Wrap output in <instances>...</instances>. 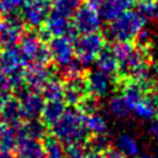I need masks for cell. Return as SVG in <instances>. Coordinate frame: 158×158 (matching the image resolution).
Instances as JSON below:
<instances>
[{
    "label": "cell",
    "mask_w": 158,
    "mask_h": 158,
    "mask_svg": "<svg viewBox=\"0 0 158 158\" xmlns=\"http://www.w3.org/2000/svg\"><path fill=\"white\" fill-rule=\"evenodd\" d=\"M52 135L64 144L84 143L88 131L84 126V114L74 106L65 109L62 116L51 126Z\"/></svg>",
    "instance_id": "6da1fadb"
},
{
    "label": "cell",
    "mask_w": 158,
    "mask_h": 158,
    "mask_svg": "<svg viewBox=\"0 0 158 158\" xmlns=\"http://www.w3.org/2000/svg\"><path fill=\"white\" fill-rule=\"evenodd\" d=\"M146 19L133 10H127L117 19L110 21L106 28V36L115 42H131L143 30Z\"/></svg>",
    "instance_id": "7a4b0ae2"
},
{
    "label": "cell",
    "mask_w": 158,
    "mask_h": 158,
    "mask_svg": "<svg viewBox=\"0 0 158 158\" xmlns=\"http://www.w3.org/2000/svg\"><path fill=\"white\" fill-rule=\"evenodd\" d=\"M104 46L105 38L99 32L81 33L79 37H74V56L83 67H86L95 60Z\"/></svg>",
    "instance_id": "3957f363"
},
{
    "label": "cell",
    "mask_w": 158,
    "mask_h": 158,
    "mask_svg": "<svg viewBox=\"0 0 158 158\" xmlns=\"http://www.w3.org/2000/svg\"><path fill=\"white\" fill-rule=\"evenodd\" d=\"M17 44L25 62L48 64V62L51 60L48 47L43 43L40 35L33 31L23 32Z\"/></svg>",
    "instance_id": "277c9868"
},
{
    "label": "cell",
    "mask_w": 158,
    "mask_h": 158,
    "mask_svg": "<svg viewBox=\"0 0 158 158\" xmlns=\"http://www.w3.org/2000/svg\"><path fill=\"white\" fill-rule=\"evenodd\" d=\"M38 35L42 38V41H48L52 37H60V36L73 40L77 35V31L73 27L70 17L51 10Z\"/></svg>",
    "instance_id": "5b68a950"
},
{
    "label": "cell",
    "mask_w": 158,
    "mask_h": 158,
    "mask_svg": "<svg viewBox=\"0 0 158 158\" xmlns=\"http://www.w3.org/2000/svg\"><path fill=\"white\" fill-rule=\"evenodd\" d=\"M52 0H30L21 7V20L31 28L42 27L51 12Z\"/></svg>",
    "instance_id": "8992f818"
},
{
    "label": "cell",
    "mask_w": 158,
    "mask_h": 158,
    "mask_svg": "<svg viewBox=\"0 0 158 158\" xmlns=\"http://www.w3.org/2000/svg\"><path fill=\"white\" fill-rule=\"evenodd\" d=\"M73 17V27L77 32L80 33H89V32H98L101 27V16L98 10L88 6L81 5L74 10Z\"/></svg>",
    "instance_id": "52a82bcc"
},
{
    "label": "cell",
    "mask_w": 158,
    "mask_h": 158,
    "mask_svg": "<svg viewBox=\"0 0 158 158\" xmlns=\"http://www.w3.org/2000/svg\"><path fill=\"white\" fill-rule=\"evenodd\" d=\"M25 23L22 22L20 16H16L15 14L5 16L2 21H0V48H11L15 47L23 31Z\"/></svg>",
    "instance_id": "ba28073f"
},
{
    "label": "cell",
    "mask_w": 158,
    "mask_h": 158,
    "mask_svg": "<svg viewBox=\"0 0 158 158\" xmlns=\"http://www.w3.org/2000/svg\"><path fill=\"white\" fill-rule=\"evenodd\" d=\"M22 78L25 85L30 90L41 91L47 81L52 78V72L47 64L41 63H28L22 70Z\"/></svg>",
    "instance_id": "9c48e42d"
},
{
    "label": "cell",
    "mask_w": 158,
    "mask_h": 158,
    "mask_svg": "<svg viewBox=\"0 0 158 158\" xmlns=\"http://www.w3.org/2000/svg\"><path fill=\"white\" fill-rule=\"evenodd\" d=\"M48 51L51 59H53L59 67L69 63L74 58L73 42L68 37H52L48 40Z\"/></svg>",
    "instance_id": "30bf717a"
},
{
    "label": "cell",
    "mask_w": 158,
    "mask_h": 158,
    "mask_svg": "<svg viewBox=\"0 0 158 158\" xmlns=\"http://www.w3.org/2000/svg\"><path fill=\"white\" fill-rule=\"evenodd\" d=\"M16 99L20 101V105H21L22 114H23L25 118H27V120H30V118H38L41 116L46 100L40 94V91L30 90L27 88Z\"/></svg>",
    "instance_id": "8fae6325"
},
{
    "label": "cell",
    "mask_w": 158,
    "mask_h": 158,
    "mask_svg": "<svg viewBox=\"0 0 158 158\" xmlns=\"http://www.w3.org/2000/svg\"><path fill=\"white\" fill-rule=\"evenodd\" d=\"M25 60L19 51V48L11 47L5 48L0 52V72L7 77L15 75L23 70Z\"/></svg>",
    "instance_id": "7c38bea8"
},
{
    "label": "cell",
    "mask_w": 158,
    "mask_h": 158,
    "mask_svg": "<svg viewBox=\"0 0 158 158\" xmlns=\"http://www.w3.org/2000/svg\"><path fill=\"white\" fill-rule=\"evenodd\" d=\"M85 83L88 93H90L94 98H102L111 90V80L109 75L104 74L99 69L90 70L85 77Z\"/></svg>",
    "instance_id": "4fadbf2b"
},
{
    "label": "cell",
    "mask_w": 158,
    "mask_h": 158,
    "mask_svg": "<svg viewBox=\"0 0 158 158\" xmlns=\"http://www.w3.org/2000/svg\"><path fill=\"white\" fill-rule=\"evenodd\" d=\"M88 95V86L85 83V78L81 75L70 80H67L64 85L63 99L70 106H78L81 100Z\"/></svg>",
    "instance_id": "5bb4252c"
},
{
    "label": "cell",
    "mask_w": 158,
    "mask_h": 158,
    "mask_svg": "<svg viewBox=\"0 0 158 158\" xmlns=\"http://www.w3.org/2000/svg\"><path fill=\"white\" fill-rule=\"evenodd\" d=\"M17 158H46L42 143L38 139L21 136L16 143Z\"/></svg>",
    "instance_id": "9a60e30c"
},
{
    "label": "cell",
    "mask_w": 158,
    "mask_h": 158,
    "mask_svg": "<svg viewBox=\"0 0 158 158\" xmlns=\"http://www.w3.org/2000/svg\"><path fill=\"white\" fill-rule=\"evenodd\" d=\"M135 0H104L100 6V16L106 21L117 19L125 11L132 9Z\"/></svg>",
    "instance_id": "2e32d148"
},
{
    "label": "cell",
    "mask_w": 158,
    "mask_h": 158,
    "mask_svg": "<svg viewBox=\"0 0 158 158\" xmlns=\"http://www.w3.org/2000/svg\"><path fill=\"white\" fill-rule=\"evenodd\" d=\"M131 111L135 114V116L142 121L152 120L157 112H158V99L146 93L141 100L137 101V104L131 109Z\"/></svg>",
    "instance_id": "e0dca14e"
},
{
    "label": "cell",
    "mask_w": 158,
    "mask_h": 158,
    "mask_svg": "<svg viewBox=\"0 0 158 158\" xmlns=\"http://www.w3.org/2000/svg\"><path fill=\"white\" fill-rule=\"evenodd\" d=\"M0 116L6 125L19 126L23 118L20 101L16 98H9L0 110Z\"/></svg>",
    "instance_id": "ac0fdd59"
},
{
    "label": "cell",
    "mask_w": 158,
    "mask_h": 158,
    "mask_svg": "<svg viewBox=\"0 0 158 158\" xmlns=\"http://www.w3.org/2000/svg\"><path fill=\"white\" fill-rule=\"evenodd\" d=\"M96 60V65L98 69L100 72H102L104 74L109 75V77H117L118 73V62L115 57V54L112 53L111 48H102L99 54L95 58Z\"/></svg>",
    "instance_id": "d6986e66"
},
{
    "label": "cell",
    "mask_w": 158,
    "mask_h": 158,
    "mask_svg": "<svg viewBox=\"0 0 158 158\" xmlns=\"http://www.w3.org/2000/svg\"><path fill=\"white\" fill-rule=\"evenodd\" d=\"M19 132L20 137L23 136L40 141L47 136V127L43 121H40L38 118H30L27 122L19 125Z\"/></svg>",
    "instance_id": "ffe728a7"
},
{
    "label": "cell",
    "mask_w": 158,
    "mask_h": 158,
    "mask_svg": "<svg viewBox=\"0 0 158 158\" xmlns=\"http://www.w3.org/2000/svg\"><path fill=\"white\" fill-rule=\"evenodd\" d=\"M146 93H148V91H146L138 83L127 79L126 83H125V85H123L121 96H122L123 101L126 102L128 110L131 111V109L137 104L138 100L142 99V96H143Z\"/></svg>",
    "instance_id": "44dd1931"
},
{
    "label": "cell",
    "mask_w": 158,
    "mask_h": 158,
    "mask_svg": "<svg viewBox=\"0 0 158 158\" xmlns=\"http://www.w3.org/2000/svg\"><path fill=\"white\" fill-rule=\"evenodd\" d=\"M115 146L125 157H136L139 153V144L130 133H120L116 137Z\"/></svg>",
    "instance_id": "7402d4cb"
},
{
    "label": "cell",
    "mask_w": 158,
    "mask_h": 158,
    "mask_svg": "<svg viewBox=\"0 0 158 158\" xmlns=\"http://www.w3.org/2000/svg\"><path fill=\"white\" fill-rule=\"evenodd\" d=\"M65 105L62 100H53V101H47L44 102L43 110H42V120L46 125L52 126L64 112Z\"/></svg>",
    "instance_id": "603a6c76"
},
{
    "label": "cell",
    "mask_w": 158,
    "mask_h": 158,
    "mask_svg": "<svg viewBox=\"0 0 158 158\" xmlns=\"http://www.w3.org/2000/svg\"><path fill=\"white\" fill-rule=\"evenodd\" d=\"M84 126L88 132L93 135L106 133L107 132V122L106 118L99 114L98 111L84 115Z\"/></svg>",
    "instance_id": "cb8c5ba5"
},
{
    "label": "cell",
    "mask_w": 158,
    "mask_h": 158,
    "mask_svg": "<svg viewBox=\"0 0 158 158\" xmlns=\"http://www.w3.org/2000/svg\"><path fill=\"white\" fill-rule=\"evenodd\" d=\"M20 138L19 126H7L0 131V151L11 152Z\"/></svg>",
    "instance_id": "d4e9b609"
},
{
    "label": "cell",
    "mask_w": 158,
    "mask_h": 158,
    "mask_svg": "<svg viewBox=\"0 0 158 158\" xmlns=\"http://www.w3.org/2000/svg\"><path fill=\"white\" fill-rule=\"evenodd\" d=\"M42 96L46 101H53V100H62L63 93H64V85L60 80L51 78L47 84L42 88Z\"/></svg>",
    "instance_id": "484cf974"
},
{
    "label": "cell",
    "mask_w": 158,
    "mask_h": 158,
    "mask_svg": "<svg viewBox=\"0 0 158 158\" xmlns=\"http://www.w3.org/2000/svg\"><path fill=\"white\" fill-rule=\"evenodd\" d=\"M43 142V149L46 158H65L64 154V147L62 146V142L58 141L54 136H46Z\"/></svg>",
    "instance_id": "4316f807"
},
{
    "label": "cell",
    "mask_w": 158,
    "mask_h": 158,
    "mask_svg": "<svg viewBox=\"0 0 158 158\" xmlns=\"http://www.w3.org/2000/svg\"><path fill=\"white\" fill-rule=\"evenodd\" d=\"M109 110H110V112L114 116H116L118 118H125L128 115V112H130V110H128V107H127V105L123 101L121 95H114L110 99V101H109Z\"/></svg>",
    "instance_id": "83f0119b"
},
{
    "label": "cell",
    "mask_w": 158,
    "mask_h": 158,
    "mask_svg": "<svg viewBox=\"0 0 158 158\" xmlns=\"http://www.w3.org/2000/svg\"><path fill=\"white\" fill-rule=\"evenodd\" d=\"M83 65L77 60V59H72L69 63L64 64L60 67V75L63 79L65 80H70L74 78H78L81 75V70H83Z\"/></svg>",
    "instance_id": "f1b7e54d"
},
{
    "label": "cell",
    "mask_w": 158,
    "mask_h": 158,
    "mask_svg": "<svg viewBox=\"0 0 158 158\" xmlns=\"http://www.w3.org/2000/svg\"><path fill=\"white\" fill-rule=\"evenodd\" d=\"M110 144H111V141L106 136V133L94 135L89 141V147L91 148V151L98 153H104L107 148H110Z\"/></svg>",
    "instance_id": "f546056e"
},
{
    "label": "cell",
    "mask_w": 158,
    "mask_h": 158,
    "mask_svg": "<svg viewBox=\"0 0 158 158\" xmlns=\"http://www.w3.org/2000/svg\"><path fill=\"white\" fill-rule=\"evenodd\" d=\"M65 158H84L86 154V149L84 147V143H72L67 144L64 148Z\"/></svg>",
    "instance_id": "4dcf8cb0"
},
{
    "label": "cell",
    "mask_w": 158,
    "mask_h": 158,
    "mask_svg": "<svg viewBox=\"0 0 158 158\" xmlns=\"http://www.w3.org/2000/svg\"><path fill=\"white\" fill-rule=\"evenodd\" d=\"M137 11H138L146 20H147V19H153V17L157 15V7H156V4H154L152 0L139 1Z\"/></svg>",
    "instance_id": "1f68e13d"
},
{
    "label": "cell",
    "mask_w": 158,
    "mask_h": 158,
    "mask_svg": "<svg viewBox=\"0 0 158 158\" xmlns=\"http://www.w3.org/2000/svg\"><path fill=\"white\" fill-rule=\"evenodd\" d=\"M16 9L12 4V0H0V15L7 16L15 14Z\"/></svg>",
    "instance_id": "d6a6232c"
},
{
    "label": "cell",
    "mask_w": 158,
    "mask_h": 158,
    "mask_svg": "<svg viewBox=\"0 0 158 158\" xmlns=\"http://www.w3.org/2000/svg\"><path fill=\"white\" fill-rule=\"evenodd\" d=\"M102 158H125V156L116 148H107L104 154H102Z\"/></svg>",
    "instance_id": "836d02e7"
},
{
    "label": "cell",
    "mask_w": 158,
    "mask_h": 158,
    "mask_svg": "<svg viewBox=\"0 0 158 158\" xmlns=\"http://www.w3.org/2000/svg\"><path fill=\"white\" fill-rule=\"evenodd\" d=\"M149 133L156 141H158V115L152 118V122L149 125Z\"/></svg>",
    "instance_id": "e575fe53"
},
{
    "label": "cell",
    "mask_w": 158,
    "mask_h": 158,
    "mask_svg": "<svg viewBox=\"0 0 158 158\" xmlns=\"http://www.w3.org/2000/svg\"><path fill=\"white\" fill-rule=\"evenodd\" d=\"M83 1H84L85 5H88V6H90L95 10H99L104 0H83Z\"/></svg>",
    "instance_id": "d590c367"
},
{
    "label": "cell",
    "mask_w": 158,
    "mask_h": 158,
    "mask_svg": "<svg viewBox=\"0 0 158 158\" xmlns=\"http://www.w3.org/2000/svg\"><path fill=\"white\" fill-rule=\"evenodd\" d=\"M9 98H10V96H9V90L0 88V110H1L2 105L5 104V101H6Z\"/></svg>",
    "instance_id": "8d00e7d4"
},
{
    "label": "cell",
    "mask_w": 158,
    "mask_h": 158,
    "mask_svg": "<svg viewBox=\"0 0 158 158\" xmlns=\"http://www.w3.org/2000/svg\"><path fill=\"white\" fill-rule=\"evenodd\" d=\"M27 1H30V0H12V4L15 6V9L17 10V9H21Z\"/></svg>",
    "instance_id": "74e56055"
},
{
    "label": "cell",
    "mask_w": 158,
    "mask_h": 158,
    "mask_svg": "<svg viewBox=\"0 0 158 158\" xmlns=\"http://www.w3.org/2000/svg\"><path fill=\"white\" fill-rule=\"evenodd\" d=\"M84 158H102V154H101V153H98V152L91 151V152L86 153Z\"/></svg>",
    "instance_id": "f35d334b"
},
{
    "label": "cell",
    "mask_w": 158,
    "mask_h": 158,
    "mask_svg": "<svg viewBox=\"0 0 158 158\" xmlns=\"http://www.w3.org/2000/svg\"><path fill=\"white\" fill-rule=\"evenodd\" d=\"M0 158H17V157L14 156L11 152H7V151H0Z\"/></svg>",
    "instance_id": "ab89813d"
},
{
    "label": "cell",
    "mask_w": 158,
    "mask_h": 158,
    "mask_svg": "<svg viewBox=\"0 0 158 158\" xmlns=\"http://www.w3.org/2000/svg\"><path fill=\"white\" fill-rule=\"evenodd\" d=\"M137 156H138V154H137ZM136 158H158V156L151 154V153H143V154H139V156L136 157Z\"/></svg>",
    "instance_id": "60d3db41"
},
{
    "label": "cell",
    "mask_w": 158,
    "mask_h": 158,
    "mask_svg": "<svg viewBox=\"0 0 158 158\" xmlns=\"http://www.w3.org/2000/svg\"><path fill=\"white\" fill-rule=\"evenodd\" d=\"M153 83L156 84V89H157V91H158V70H157V73H156V79L153 80Z\"/></svg>",
    "instance_id": "b9f144b4"
},
{
    "label": "cell",
    "mask_w": 158,
    "mask_h": 158,
    "mask_svg": "<svg viewBox=\"0 0 158 158\" xmlns=\"http://www.w3.org/2000/svg\"><path fill=\"white\" fill-rule=\"evenodd\" d=\"M4 127H5V122L2 121V118H1V116H0V131H1Z\"/></svg>",
    "instance_id": "7bdbcfd3"
},
{
    "label": "cell",
    "mask_w": 158,
    "mask_h": 158,
    "mask_svg": "<svg viewBox=\"0 0 158 158\" xmlns=\"http://www.w3.org/2000/svg\"><path fill=\"white\" fill-rule=\"evenodd\" d=\"M156 7H157V15H158V0H157V2H156Z\"/></svg>",
    "instance_id": "ee69618b"
},
{
    "label": "cell",
    "mask_w": 158,
    "mask_h": 158,
    "mask_svg": "<svg viewBox=\"0 0 158 158\" xmlns=\"http://www.w3.org/2000/svg\"><path fill=\"white\" fill-rule=\"evenodd\" d=\"M139 1H144V0H139Z\"/></svg>",
    "instance_id": "f6af8a7d"
}]
</instances>
